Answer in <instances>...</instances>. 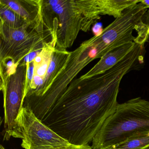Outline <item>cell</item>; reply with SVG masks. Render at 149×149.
Here are the masks:
<instances>
[{
  "mask_svg": "<svg viewBox=\"0 0 149 149\" xmlns=\"http://www.w3.org/2000/svg\"><path fill=\"white\" fill-rule=\"evenodd\" d=\"M142 48L136 44L122 61L104 73L74 79L42 123L71 144L92 142L116 111L121 81L140 56Z\"/></svg>",
  "mask_w": 149,
  "mask_h": 149,
  "instance_id": "cell-1",
  "label": "cell"
},
{
  "mask_svg": "<svg viewBox=\"0 0 149 149\" xmlns=\"http://www.w3.org/2000/svg\"><path fill=\"white\" fill-rule=\"evenodd\" d=\"M42 19L33 23H29L18 29H13L1 22L0 63L6 65L11 60L18 67L22 60L32 52L41 51L46 46L56 41L58 22L49 20L43 11Z\"/></svg>",
  "mask_w": 149,
  "mask_h": 149,
  "instance_id": "cell-2",
  "label": "cell"
},
{
  "mask_svg": "<svg viewBox=\"0 0 149 149\" xmlns=\"http://www.w3.org/2000/svg\"><path fill=\"white\" fill-rule=\"evenodd\" d=\"M149 131V101L140 97L118 104L92 141L93 149H112L138 132Z\"/></svg>",
  "mask_w": 149,
  "mask_h": 149,
  "instance_id": "cell-3",
  "label": "cell"
},
{
  "mask_svg": "<svg viewBox=\"0 0 149 149\" xmlns=\"http://www.w3.org/2000/svg\"><path fill=\"white\" fill-rule=\"evenodd\" d=\"M43 4L57 15L55 49L59 50L72 47L80 30L88 31L101 16L95 0H43Z\"/></svg>",
  "mask_w": 149,
  "mask_h": 149,
  "instance_id": "cell-4",
  "label": "cell"
},
{
  "mask_svg": "<svg viewBox=\"0 0 149 149\" xmlns=\"http://www.w3.org/2000/svg\"><path fill=\"white\" fill-rule=\"evenodd\" d=\"M91 43V39L87 40L70 52L65 65L45 94L38 98L24 99L23 107L31 109L42 121L74 78L87 65L95 60Z\"/></svg>",
  "mask_w": 149,
  "mask_h": 149,
  "instance_id": "cell-5",
  "label": "cell"
},
{
  "mask_svg": "<svg viewBox=\"0 0 149 149\" xmlns=\"http://www.w3.org/2000/svg\"><path fill=\"white\" fill-rule=\"evenodd\" d=\"M12 137L22 139L21 146L25 149L60 148L71 145L44 124L27 107H23L20 113Z\"/></svg>",
  "mask_w": 149,
  "mask_h": 149,
  "instance_id": "cell-6",
  "label": "cell"
},
{
  "mask_svg": "<svg viewBox=\"0 0 149 149\" xmlns=\"http://www.w3.org/2000/svg\"><path fill=\"white\" fill-rule=\"evenodd\" d=\"M27 64L21 62L16 71L3 84L1 90L4 99V139L12 137L17 118L23 107Z\"/></svg>",
  "mask_w": 149,
  "mask_h": 149,
  "instance_id": "cell-7",
  "label": "cell"
},
{
  "mask_svg": "<svg viewBox=\"0 0 149 149\" xmlns=\"http://www.w3.org/2000/svg\"><path fill=\"white\" fill-rule=\"evenodd\" d=\"M138 43L130 42L109 52L100 58L99 61L87 73L81 76L87 79L102 74L113 68L129 54Z\"/></svg>",
  "mask_w": 149,
  "mask_h": 149,
  "instance_id": "cell-8",
  "label": "cell"
},
{
  "mask_svg": "<svg viewBox=\"0 0 149 149\" xmlns=\"http://www.w3.org/2000/svg\"><path fill=\"white\" fill-rule=\"evenodd\" d=\"M0 4L8 7L28 23H36L43 18V0H0Z\"/></svg>",
  "mask_w": 149,
  "mask_h": 149,
  "instance_id": "cell-9",
  "label": "cell"
},
{
  "mask_svg": "<svg viewBox=\"0 0 149 149\" xmlns=\"http://www.w3.org/2000/svg\"><path fill=\"white\" fill-rule=\"evenodd\" d=\"M70 52L67 50L55 49L43 84L35 91L27 94L24 99L38 98L45 94L52 81L65 65L69 56Z\"/></svg>",
  "mask_w": 149,
  "mask_h": 149,
  "instance_id": "cell-10",
  "label": "cell"
},
{
  "mask_svg": "<svg viewBox=\"0 0 149 149\" xmlns=\"http://www.w3.org/2000/svg\"><path fill=\"white\" fill-rule=\"evenodd\" d=\"M139 2L138 0H98L101 15L113 16L115 19L120 17L127 8Z\"/></svg>",
  "mask_w": 149,
  "mask_h": 149,
  "instance_id": "cell-11",
  "label": "cell"
},
{
  "mask_svg": "<svg viewBox=\"0 0 149 149\" xmlns=\"http://www.w3.org/2000/svg\"><path fill=\"white\" fill-rule=\"evenodd\" d=\"M149 146V131L138 132L112 149H145Z\"/></svg>",
  "mask_w": 149,
  "mask_h": 149,
  "instance_id": "cell-12",
  "label": "cell"
},
{
  "mask_svg": "<svg viewBox=\"0 0 149 149\" xmlns=\"http://www.w3.org/2000/svg\"><path fill=\"white\" fill-rule=\"evenodd\" d=\"M0 18L1 22L11 28H19L29 24L8 7L1 4H0Z\"/></svg>",
  "mask_w": 149,
  "mask_h": 149,
  "instance_id": "cell-13",
  "label": "cell"
},
{
  "mask_svg": "<svg viewBox=\"0 0 149 149\" xmlns=\"http://www.w3.org/2000/svg\"><path fill=\"white\" fill-rule=\"evenodd\" d=\"M46 149H93L89 144L82 145H75L71 144L67 147L60 148H47Z\"/></svg>",
  "mask_w": 149,
  "mask_h": 149,
  "instance_id": "cell-14",
  "label": "cell"
},
{
  "mask_svg": "<svg viewBox=\"0 0 149 149\" xmlns=\"http://www.w3.org/2000/svg\"><path fill=\"white\" fill-rule=\"evenodd\" d=\"M41 51H35V52H32V53H30V54L27 55L24 58V59L22 60L21 62L26 63V64L30 63L31 62L33 61H34V60L35 59L36 57L40 54Z\"/></svg>",
  "mask_w": 149,
  "mask_h": 149,
  "instance_id": "cell-15",
  "label": "cell"
},
{
  "mask_svg": "<svg viewBox=\"0 0 149 149\" xmlns=\"http://www.w3.org/2000/svg\"><path fill=\"white\" fill-rule=\"evenodd\" d=\"M140 2L141 4L145 6L147 8H149V0H147V1L141 0V1H140Z\"/></svg>",
  "mask_w": 149,
  "mask_h": 149,
  "instance_id": "cell-16",
  "label": "cell"
},
{
  "mask_svg": "<svg viewBox=\"0 0 149 149\" xmlns=\"http://www.w3.org/2000/svg\"><path fill=\"white\" fill-rule=\"evenodd\" d=\"M0 149H6V148H5V147H4V146H3L2 145H1V146H0Z\"/></svg>",
  "mask_w": 149,
  "mask_h": 149,
  "instance_id": "cell-17",
  "label": "cell"
},
{
  "mask_svg": "<svg viewBox=\"0 0 149 149\" xmlns=\"http://www.w3.org/2000/svg\"><path fill=\"white\" fill-rule=\"evenodd\" d=\"M149 149V147H147V148H146V149Z\"/></svg>",
  "mask_w": 149,
  "mask_h": 149,
  "instance_id": "cell-18",
  "label": "cell"
}]
</instances>
